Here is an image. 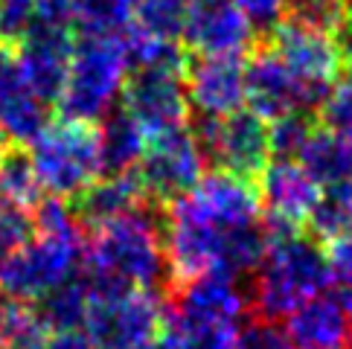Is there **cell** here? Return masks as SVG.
I'll return each mask as SVG.
<instances>
[{"mask_svg":"<svg viewBox=\"0 0 352 349\" xmlns=\"http://www.w3.org/2000/svg\"><path fill=\"white\" fill-rule=\"evenodd\" d=\"M122 111L148 137L186 128L190 122V96H186V70H129L122 85Z\"/></svg>","mask_w":352,"mask_h":349,"instance_id":"ba28073f","label":"cell"},{"mask_svg":"<svg viewBox=\"0 0 352 349\" xmlns=\"http://www.w3.org/2000/svg\"><path fill=\"white\" fill-rule=\"evenodd\" d=\"M85 332L99 349H137L163 332V297L143 289L91 294Z\"/></svg>","mask_w":352,"mask_h":349,"instance_id":"52a82bcc","label":"cell"},{"mask_svg":"<svg viewBox=\"0 0 352 349\" xmlns=\"http://www.w3.org/2000/svg\"><path fill=\"white\" fill-rule=\"evenodd\" d=\"M143 201H148V198L140 181H137V174L125 172V174H102V178H96L87 190H82L76 198H70V210L76 216L79 227L91 233L108 221L131 213Z\"/></svg>","mask_w":352,"mask_h":349,"instance_id":"d6986e66","label":"cell"},{"mask_svg":"<svg viewBox=\"0 0 352 349\" xmlns=\"http://www.w3.org/2000/svg\"><path fill=\"white\" fill-rule=\"evenodd\" d=\"M288 21L338 35L349 27L346 0H288Z\"/></svg>","mask_w":352,"mask_h":349,"instance_id":"83f0119b","label":"cell"},{"mask_svg":"<svg viewBox=\"0 0 352 349\" xmlns=\"http://www.w3.org/2000/svg\"><path fill=\"white\" fill-rule=\"evenodd\" d=\"M87 306H91V289L85 282V273H76L73 280L56 285L53 291L35 300L41 320L50 326V332H67L82 329L87 317Z\"/></svg>","mask_w":352,"mask_h":349,"instance_id":"603a6c76","label":"cell"},{"mask_svg":"<svg viewBox=\"0 0 352 349\" xmlns=\"http://www.w3.org/2000/svg\"><path fill=\"white\" fill-rule=\"evenodd\" d=\"M349 311L335 294H318L285 317V335L294 349H346Z\"/></svg>","mask_w":352,"mask_h":349,"instance_id":"ac0fdd59","label":"cell"},{"mask_svg":"<svg viewBox=\"0 0 352 349\" xmlns=\"http://www.w3.org/2000/svg\"><path fill=\"white\" fill-rule=\"evenodd\" d=\"M146 198L166 207L175 198L195 190V183L204 178V157L198 152V143L186 128L148 137L146 155L134 169Z\"/></svg>","mask_w":352,"mask_h":349,"instance_id":"9c48e42d","label":"cell"},{"mask_svg":"<svg viewBox=\"0 0 352 349\" xmlns=\"http://www.w3.org/2000/svg\"><path fill=\"white\" fill-rule=\"evenodd\" d=\"M44 349H99L85 329H67V332H53Z\"/></svg>","mask_w":352,"mask_h":349,"instance_id":"d590c367","label":"cell"},{"mask_svg":"<svg viewBox=\"0 0 352 349\" xmlns=\"http://www.w3.org/2000/svg\"><path fill=\"white\" fill-rule=\"evenodd\" d=\"M47 126L50 105L23 79L15 49L0 44V137L6 146H32Z\"/></svg>","mask_w":352,"mask_h":349,"instance_id":"2e32d148","label":"cell"},{"mask_svg":"<svg viewBox=\"0 0 352 349\" xmlns=\"http://www.w3.org/2000/svg\"><path fill=\"white\" fill-rule=\"evenodd\" d=\"M318 128L309 111H292L268 126V143H271V157L276 160H297L300 148L306 146L311 131Z\"/></svg>","mask_w":352,"mask_h":349,"instance_id":"f1b7e54d","label":"cell"},{"mask_svg":"<svg viewBox=\"0 0 352 349\" xmlns=\"http://www.w3.org/2000/svg\"><path fill=\"white\" fill-rule=\"evenodd\" d=\"M346 6H349V12H352V0H346Z\"/></svg>","mask_w":352,"mask_h":349,"instance_id":"60d3db41","label":"cell"},{"mask_svg":"<svg viewBox=\"0 0 352 349\" xmlns=\"http://www.w3.org/2000/svg\"><path fill=\"white\" fill-rule=\"evenodd\" d=\"M309 227L318 242H335L352 233V181L323 186L311 207Z\"/></svg>","mask_w":352,"mask_h":349,"instance_id":"cb8c5ba5","label":"cell"},{"mask_svg":"<svg viewBox=\"0 0 352 349\" xmlns=\"http://www.w3.org/2000/svg\"><path fill=\"white\" fill-rule=\"evenodd\" d=\"M320 114H323V128L335 131L352 146V82L332 87L329 96L320 102Z\"/></svg>","mask_w":352,"mask_h":349,"instance_id":"1f68e13d","label":"cell"},{"mask_svg":"<svg viewBox=\"0 0 352 349\" xmlns=\"http://www.w3.org/2000/svg\"><path fill=\"white\" fill-rule=\"evenodd\" d=\"M256 186L262 210H265V224L288 230L303 227L320 195V186L309 178L297 160H271L259 174Z\"/></svg>","mask_w":352,"mask_h":349,"instance_id":"e0dca14e","label":"cell"},{"mask_svg":"<svg viewBox=\"0 0 352 349\" xmlns=\"http://www.w3.org/2000/svg\"><path fill=\"white\" fill-rule=\"evenodd\" d=\"M186 96L192 114L228 117L245 105L242 56H192L186 61Z\"/></svg>","mask_w":352,"mask_h":349,"instance_id":"9a60e30c","label":"cell"},{"mask_svg":"<svg viewBox=\"0 0 352 349\" xmlns=\"http://www.w3.org/2000/svg\"><path fill=\"white\" fill-rule=\"evenodd\" d=\"M329 268H332V282H335V297L346 306L352 315V233L341 236L329 245Z\"/></svg>","mask_w":352,"mask_h":349,"instance_id":"e575fe53","label":"cell"},{"mask_svg":"<svg viewBox=\"0 0 352 349\" xmlns=\"http://www.w3.org/2000/svg\"><path fill=\"white\" fill-rule=\"evenodd\" d=\"M50 335L35 303L0 291V349H44Z\"/></svg>","mask_w":352,"mask_h":349,"instance_id":"7402d4cb","label":"cell"},{"mask_svg":"<svg viewBox=\"0 0 352 349\" xmlns=\"http://www.w3.org/2000/svg\"><path fill=\"white\" fill-rule=\"evenodd\" d=\"M181 41L192 56H245L256 32L233 0H190Z\"/></svg>","mask_w":352,"mask_h":349,"instance_id":"7c38bea8","label":"cell"},{"mask_svg":"<svg viewBox=\"0 0 352 349\" xmlns=\"http://www.w3.org/2000/svg\"><path fill=\"white\" fill-rule=\"evenodd\" d=\"M35 236L32 213L27 207L15 204L12 198L0 190V259L15 254Z\"/></svg>","mask_w":352,"mask_h":349,"instance_id":"f546056e","label":"cell"},{"mask_svg":"<svg viewBox=\"0 0 352 349\" xmlns=\"http://www.w3.org/2000/svg\"><path fill=\"white\" fill-rule=\"evenodd\" d=\"M99 155H102V174H125L134 172L140 157L146 155L148 134L125 114L122 108H114L99 120Z\"/></svg>","mask_w":352,"mask_h":349,"instance_id":"ffe728a7","label":"cell"},{"mask_svg":"<svg viewBox=\"0 0 352 349\" xmlns=\"http://www.w3.org/2000/svg\"><path fill=\"white\" fill-rule=\"evenodd\" d=\"M85 268V236H32L0 259V291L35 303Z\"/></svg>","mask_w":352,"mask_h":349,"instance_id":"8992f818","label":"cell"},{"mask_svg":"<svg viewBox=\"0 0 352 349\" xmlns=\"http://www.w3.org/2000/svg\"><path fill=\"white\" fill-rule=\"evenodd\" d=\"M186 126L195 137L204 164L212 169L256 181L271 164L268 122L250 108H239L228 117L190 114Z\"/></svg>","mask_w":352,"mask_h":349,"instance_id":"5b68a950","label":"cell"},{"mask_svg":"<svg viewBox=\"0 0 352 349\" xmlns=\"http://www.w3.org/2000/svg\"><path fill=\"white\" fill-rule=\"evenodd\" d=\"M32 164L47 195L76 198L96 178H102V155H99V131L91 122L58 120L35 137Z\"/></svg>","mask_w":352,"mask_h":349,"instance_id":"277c9868","label":"cell"},{"mask_svg":"<svg viewBox=\"0 0 352 349\" xmlns=\"http://www.w3.org/2000/svg\"><path fill=\"white\" fill-rule=\"evenodd\" d=\"M346 349H352V329H349V344H346Z\"/></svg>","mask_w":352,"mask_h":349,"instance_id":"ab89813d","label":"cell"},{"mask_svg":"<svg viewBox=\"0 0 352 349\" xmlns=\"http://www.w3.org/2000/svg\"><path fill=\"white\" fill-rule=\"evenodd\" d=\"M38 6L41 0H0V41L9 47L18 44L32 27Z\"/></svg>","mask_w":352,"mask_h":349,"instance_id":"d6a6232c","label":"cell"},{"mask_svg":"<svg viewBox=\"0 0 352 349\" xmlns=\"http://www.w3.org/2000/svg\"><path fill=\"white\" fill-rule=\"evenodd\" d=\"M265 44L283 58V65L294 73V79L306 87L309 99L318 108L329 96L338 73L344 67L341 44L335 41V35L303 27V23H294V21H283L268 35Z\"/></svg>","mask_w":352,"mask_h":349,"instance_id":"30bf717a","label":"cell"},{"mask_svg":"<svg viewBox=\"0 0 352 349\" xmlns=\"http://www.w3.org/2000/svg\"><path fill=\"white\" fill-rule=\"evenodd\" d=\"M137 349H175V346H172V341H169V335H166V332H160L157 338H152V341L140 344Z\"/></svg>","mask_w":352,"mask_h":349,"instance_id":"74e56055","label":"cell"},{"mask_svg":"<svg viewBox=\"0 0 352 349\" xmlns=\"http://www.w3.org/2000/svg\"><path fill=\"white\" fill-rule=\"evenodd\" d=\"M0 190L27 210H32L44 198V186L35 172L32 155L23 152V146H6L0 155Z\"/></svg>","mask_w":352,"mask_h":349,"instance_id":"d4e9b609","label":"cell"},{"mask_svg":"<svg viewBox=\"0 0 352 349\" xmlns=\"http://www.w3.org/2000/svg\"><path fill=\"white\" fill-rule=\"evenodd\" d=\"M181 201L192 210L198 218L219 230H233L242 224H254L262 216V198L256 181L239 178V174L212 169L204 174L192 192L181 195Z\"/></svg>","mask_w":352,"mask_h":349,"instance_id":"5bb4252c","label":"cell"},{"mask_svg":"<svg viewBox=\"0 0 352 349\" xmlns=\"http://www.w3.org/2000/svg\"><path fill=\"white\" fill-rule=\"evenodd\" d=\"M344 35V47H341V65L346 67L349 73V82H352V23L341 32Z\"/></svg>","mask_w":352,"mask_h":349,"instance_id":"8d00e7d4","label":"cell"},{"mask_svg":"<svg viewBox=\"0 0 352 349\" xmlns=\"http://www.w3.org/2000/svg\"><path fill=\"white\" fill-rule=\"evenodd\" d=\"M125 76H129V56H125L122 30L79 32L58 96L65 120L91 122V126L99 122L108 111H114Z\"/></svg>","mask_w":352,"mask_h":349,"instance_id":"3957f363","label":"cell"},{"mask_svg":"<svg viewBox=\"0 0 352 349\" xmlns=\"http://www.w3.org/2000/svg\"><path fill=\"white\" fill-rule=\"evenodd\" d=\"M245 102L265 122H274L292 111H311L306 87L283 65L268 44H259L245 61Z\"/></svg>","mask_w":352,"mask_h":349,"instance_id":"4fadbf2b","label":"cell"},{"mask_svg":"<svg viewBox=\"0 0 352 349\" xmlns=\"http://www.w3.org/2000/svg\"><path fill=\"white\" fill-rule=\"evenodd\" d=\"M256 35H268L288 18V0H233Z\"/></svg>","mask_w":352,"mask_h":349,"instance_id":"836d02e7","label":"cell"},{"mask_svg":"<svg viewBox=\"0 0 352 349\" xmlns=\"http://www.w3.org/2000/svg\"><path fill=\"white\" fill-rule=\"evenodd\" d=\"M190 0H137L134 3V27L163 41H181L184 21Z\"/></svg>","mask_w":352,"mask_h":349,"instance_id":"484cf974","label":"cell"},{"mask_svg":"<svg viewBox=\"0 0 352 349\" xmlns=\"http://www.w3.org/2000/svg\"><path fill=\"white\" fill-rule=\"evenodd\" d=\"M0 44H3V41H0Z\"/></svg>","mask_w":352,"mask_h":349,"instance_id":"b9f144b4","label":"cell"},{"mask_svg":"<svg viewBox=\"0 0 352 349\" xmlns=\"http://www.w3.org/2000/svg\"><path fill=\"white\" fill-rule=\"evenodd\" d=\"M3 148H6V140H3V137H0V155H3Z\"/></svg>","mask_w":352,"mask_h":349,"instance_id":"f35d334b","label":"cell"},{"mask_svg":"<svg viewBox=\"0 0 352 349\" xmlns=\"http://www.w3.org/2000/svg\"><path fill=\"white\" fill-rule=\"evenodd\" d=\"M73 44H76V30L50 21H32V27L23 32V38L12 44L23 79L47 105L58 102L61 96Z\"/></svg>","mask_w":352,"mask_h":349,"instance_id":"8fae6325","label":"cell"},{"mask_svg":"<svg viewBox=\"0 0 352 349\" xmlns=\"http://www.w3.org/2000/svg\"><path fill=\"white\" fill-rule=\"evenodd\" d=\"M233 349H294L283 326H276V320L254 317L248 315L245 323L236 332V346Z\"/></svg>","mask_w":352,"mask_h":349,"instance_id":"4dcf8cb0","label":"cell"},{"mask_svg":"<svg viewBox=\"0 0 352 349\" xmlns=\"http://www.w3.org/2000/svg\"><path fill=\"white\" fill-rule=\"evenodd\" d=\"M265 259L248 280V315L280 320L292 315L300 303L329 289L332 268L326 247L311 233L271 227V224H265Z\"/></svg>","mask_w":352,"mask_h":349,"instance_id":"7a4b0ae2","label":"cell"},{"mask_svg":"<svg viewBox=\"0 0 352 349\" xmlns=\"http://www.w3.org/2000/svg\"><path fill=\"white\" fill-rule=\"evenodd\" d=\"M297 164L318 186L344 183L352 181V146L329 128H314L306 146L300 148Z\"/></svg>","mask_w":352,"mask_h":349,"instance_id":"44dd1931","label":"cell"},{"mask_svg":"<svg viewBox=\"0 0 352 349\" xmlns=\"http://www.w3.org/2000/svg\"><path fill=\"white\" fill-rule=\"evenodd\" d=\"M85 271L166 297L172 277L163 247V204L148 198L131 213L85 233Z\"/></svg>","mask_w":352,"mask_h":349,"instance_id":"6da1fadb","label":"cell"},{"mask_svg":"<svg viewBox=\"0 0 352 349\" xmlns=\"http://www.w3.org/2000/svg\"><path fill=\"white\" fill-rule=\"evenodd\" d=\"M137 0H70L76 32H120L129 27Z\"/></svg>","mask_w":352,"mask_h":349,"instance_id":"4316f807","label":"cell"}]
</instances>
